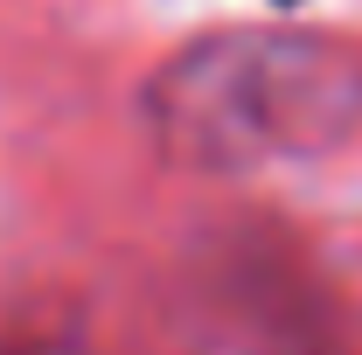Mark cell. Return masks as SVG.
<instances>
[{
  "instance_id": "obj_1",
  "label": "cell",
  "mask_w": 362,
  "mask_h": 355,
  "mask_svg": "<svg viewBox=\"0 0 362 355\" xmlns=\"http://www.w3.org/2000/svg\"><path fill=\"white\" fill-rule=\"evenodd\" d=\"M139 119L195 175L320 161L362 133V49L320 28H209L139 84Z\"/></svg>"
},
{
  "instance_id": "obj_2",
  "label": "cell",
  "mask_w": 362,
  "mask_h": 355,
  "mask_svg": "<svg viewBox=\"0 0 362 355\" xmlns=\"http://www.w3.org/2000/svg\"><path fill=\"white\" fill-rule=\"evenodd\" d=\"M0 355H84V342H70V334H28V342H14Z\"/></svg>"
}]
</instances>
